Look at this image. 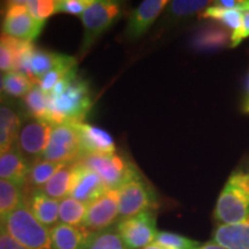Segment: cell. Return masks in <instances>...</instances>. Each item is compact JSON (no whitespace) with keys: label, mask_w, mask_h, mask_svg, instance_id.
<instances>
[{"label":"cell","mask_w":249,"mask_h":249,"mask_svg":"<svg viewBox=\"0 0 249 249\" xmlns=\"http://www.w3.org/2000/svg\"><path fill=\"white\" fill-rule=\"evenodd\" d=\"M49 123L51 124H75L83 123L92 107L88 81L76 76L68 88L57 97H50Z\"/></svg>","instance_id":"obj_1"},{"label":"cell","mask_w":249,"mask_h":249,"mask_svg":"<svg viewBox=\"0 0 249 249\" xmlns=\"http://www.w3.org/2000/svg\"><path fill=\"white\" fill-rule=\"evenodd\" d=\"M218 225H234L249 218V173L235 171L224 186L213 213Z\"/></svg>","instance_id":"obj_2"},{"label":"cell","mask_w":249,"mask_h":249,"mask_svg":"<svg viewBox=\"0 0 249 249\" xmlns=\"http://www.w3.org/2000/svg\"><path fill=\"white\" fill-rule=\"evenodd\" d=\"M123 7V2L116 0H92L91 5L81 15L83 37L79 49V59L85 57L103 34L119 20Z\"/></svg>","instance_id":"obj_3"},{"label":"cell","mask_w":249,"mask_h":249,"mask_svg":"<svg viewBox=\"0 0 249 249\" xmlns=\"http://www.w3.org/2000/svg\"><path fill=\"white\" fill-rule=\"evenodd\" d=\"M0 224L9 235L27 249H52L50 230L34 217L26 203L0 218Z\"/></svg>","instance_id":"obj_4"},{"label":"cell","mask_w":249,"mask_h":249,"mask_svg":"<svg viewBox=\"0 0 249 249\" xmlns=\"http://www.w3.org/2000/svg\"><path fill=\"white\" fill-rule=\"evenodd\" d=\"M80 161L98 174L107 191L119 189L124 183L141 173L135 164L118 154L86 156Z\"/></svg>","instance_id":"obj_5"},{"label":"cell","mask_w":249,"mask_h":249,"mask_svg":"<svg viewBox=\"0 0 249 249\" xmlns=\"http://www.w3.org/2000/svg\"><path fill=\"white\" fill-rule=\"evenodd\" d=\"M119 193V219L134 217L143 211L158 207V196L142 173L128 180L118 189Z\"/></svg>","instance_id":"obj_6"},{"label":"cell","mask_w":249,"mask_h":249,"mask_svg":"<svg viewBox=\"0 0 249 249\" xmlns=\"http://www.w3.org/2000/svg\"><path fill=\"white\" fill-rule=\"evenodd\" d=\"M46 21H39L28 11L26 1H7L1 22V34L34 42L44 29Z\"/></svg>","instance_id":"obj_7"},{"label":"cell","mask_w":249,"mask_h":249,"mask_svg":"<svg viewBox=\"0 0 249 249\" xmlns=\"http://www.w3.org/2000/svg\"><path fill=\"white\" fill-rule=\"evenodd\" d=\"M43 160L71 165L82 160L80 139L73 124H55L52 128Z\"/></svg>","instance_id":"obj_8"},{"label":"cell","mask_w":249,"mask_h":249,"mask_svg":"<svg viewBox=\"0 0 249 249\" xmlns=\"http://www.w3.org/2000/svg\"><path fill=\"white\" fill-rule=\"evenodd\" d=\"M120 238L128 249H142L154 244L158 234L154 210L120 220L116 226Z\"/></svg>","instance_id":"obj_9"},{"label":"cell","mask_w":249,"mask_h":249,"mask_svg":"<svg viewBox=\"0 0 249 249\" xmlns=\"http://www.w3.org/2000/svg\"><path fill=\"white\" fill-rule=\"evenodd\" d=\"M53 124L48 121L30 119L22 124L17 140V148L31 163L40 160L48 148Z\"/></svg>","instance_id":"obj_10"},{"label":"cell","mask_w":249,"mask_h":249,"mask_svg":"<svg viewBox=\"0 0 249 249\" xmlns=\"http://www.w3.org/2000/svg\"><path fill=\"white\" fill-rule=\"evenodd\" d=\"M119 219L118 189L107 191L101 197L88 204L82 226L89 232H101L110 229Z\"/></svg>","instance_id":"obj_11"},{"label":"cell","mask_w":249,"mask_h":249,"mask_svg":"<svg viewBox=\"0 0 249 249\" xmlns=\"http://www.w3.org/2000/svg\"><path fill=\"white\" fill-rule=\"evenodd\" d=\"M169 5L166 0H145L129 13L124 37L127 40H138L150 29L163 9Z\"/></svg>","instance_id":"obj_12"},{"label":"cell","mask_w":249,"mask_h":249,"mask_svg":"<svg viewBox=\"0 0 249 249\" xmlns=\"http://www.w3.org/2000/svg\"><path fill=\"white\" fill-rule=\"evenodd\" d=\"M79 134L82 158L86 156H104L116 154V142L111 134L101 127L88 123L73 124Z\"/></svg>","instance_id":"obj_13"},{"label":"cell","mask_w":249,"mask_h":249,"mask_svg":"<svg viewBox=\"0 0 249 249\" xmlns=\"http://www.w3.org/2000/svg\"><path fill=\"white\" fill-rule=\"evenodd\" d=\"M107 191V187L97 173L89 170L81 161L74 163V178L70 193L71 197L89 204L101 197Z\"/></svg>","instance_id":"obj_14"},{"label":"cell","mask_w":249,"mask_h":249,"mask_svg":"<svg viewBox=\"0 0 249 249\" xmlns=\"http://www.w3.org/2000/svg\"><path fill=\"white\" fill-rule=\"evenodd\" d=\"M77 59L68 54L49 51L44 49L34 50L30 60V75L36 82L49 71L61 66H76Z\"/></svg>","instance_id":"obj_15"},{"label":"cell","mask_w":249,"mask_h":249,"mask_svg":"<svg viewBox=\"0 0 249 249\" xmlns=\"http://www.w3.org/2000/svg\"><path fill=\"white\" fill-rule=\"evenodd\" d=\"M24 203L34 217L45 227H54L59 220V202L50 197L42 189L30 191Z\"/></svg>","instance_id":"obj_16"},{"label":"cell","mask_w":249,"mask_h":249,"mask_svg":"<svg viewBox=\"0 0 249 249\" xmlns=\"http://www.w3.org/2000/svg\"><path fill=\"white\" fill-rule=\"evenodd\" d=\"M30 163L18 151L17 145L0 155V179L23 188L27 182Z\"/></svg>","instance_id":"obj_17"},{"label":"cell","mask_w":249,"mask_h":249,"mask_svg":"<svg viewBox=\"0 0 249 249\" xmlns=\"http://www.w3.org/2000/svg\"><path fill=\"white\" fill-rule=\"evenodd\" d=\"M52 249H85L91 232L83 226L57 224L50 230Z\"/></svg>","instance_id":"obj_18"},{"label":"cell","mask_w":249,"mask_h":249,"mask_svg":"<svg viewBox=\"0 0 249 249\" xmlns=\"http://www.w3.org/2000/svg\"><path fill=\"white\" fill-rule=\"evenodd\" d=\"M21 127L20 112L7 104H0V155L15 147Z\"/></svg>","instance_id":"obj_19"},{"label":"cell","mask_w":249,"mask_h":249,"mask_svg":"<svg viewBox=\"0 0 249 249\" xmlns=\"http://www.w3.org/2000/svg\"><path fill=\"white\" fill-rule=\"evenodd\" d=\"M213 239L226 249H249V218L234 225H218Z\"/></svg>","instance_id":"obj_20"},{"label":"cell","mask_w":249,"mask_h":249,"mask_svg":"<svg viewBox=\"0 0 249 249\" xmlns=\"http://www.w3.org/2000/svg\"><path fill=\"white\" fill-rule=\"evenodd\" d=\"M231 44V36L223 26L208 24L201 28L193 37L192 45L197 51H214Z\"/></svg>","instance_id":"obj_21"},{"label":"cell","mask_w":249,"mask_h":249,"mask_svg":"<svg viewBox=\"0 0 249 249\" xmlns=\"http://www.w3.org/2000/svg\"><path fill=\"white\" fill-rule=\"evenodd\" d=\"M67 165L54 163L46 160H37L30 164V170L28 173L27 182L23 188H28V191H35V189H42L59 170Z\"/></svg>","instance_id":"obj_22"},{"label":"cell","mask_w":249,"mask_h":249,"mask_svg":"<svg viewBox=\"0 0 249 249\" xmlns=\"http://www.w3.org/2000/svg\"><path fill=\"white\" fill-rule=\"evenodd\" d=\"M23 113L30 119L44 120L49 123V95L39 88L38 85L34 86V88L22 98Z\"/></svg>","instance_id":"obj_23"},{"label":"cell","mask_w":249,"mask_h":249,"mask_svg":"<svg viewBox=\"0 0 249 249\" xmlns=\"http://www.w3.org/2000/svg\"><path fill=\"white\" fill-rule=\"evenodd\" d=\"M74 178V164L67 165L62 167L51 179L46 182L42 191L50 197L59 200V198H66L70 196L73 186Z\"/></svg>","instance_id":"obj_24"},{"label":"cell","mask_w":249,"mask_h":249,"mask_svg":"<svg viewBox=\"0 0 249 249\" xmlns=\"http://www.w3.org/2000/svg\"><path fill=\"white\" fill-rule=\"evenodd\" d=\"M245 12L236 11V9H227L220 7L217 4L208 6L200 14V18L203 20H211L222 24L226 29H231L232 33L238 30L242 23Z\"/></svg>","instance_id":"obj_25"},{"label":"cell","mask_w":249,"mask_h":249,"mask_svg":"<svg viewBox=\"0 0 249 249\" xmlns=\"http://www.w3.org/2000/svg\"><path fill=\"white\" fill-rule=\"evenodd\" d=\"M24 203V193L20 186L0 179V218H4Z\"/></svg>","instance_id":"obj_26"},{"label":"cell","mask_w":249,"mask_h":249,"mask_svg":"<svg viewBox=\"0 0 249 249\" xmlns=\"http://www.w3.org/2000/svg\"><path fill=\"white\" fill-rule=\"evenodd\" d=\"M87 209H88V204L68 196L59 203V220L61 224H66V225L82 226Z\"/></svg>","instance_id":"obj_27"},{"label":"cell","mask_w":249,"mask_h":249,"mask_svg":"<svg viewBox=\"0 0 249 249\" xmlns=\"http://www.w3.org/2000/svg\"><path fill=\"white\" fill-rule=\"evenodd\" d=\"M36 85L26 74L21 71H8L4 75V90L6 97L23 98Z\"/></svg>","instance_id":"obj_28"},{"label":"cell","mask_w":249,"mask_h":249,"mask_svg":"<svg viewBox=\"0 0 249 249\" xmlns=\"http://www.w3.org/2000/svg\"><path fill=\"white\" fill-rule=\"evenodd\" d=\"M85 249H128L120 238L117 229L110 227L101 232L91 233Z\"/></svg>","instance_id":"obj_29"},{"label":"cell","mask_w":249,"mask_h":249,"mask_svg":"<svg viewBox=\"0 0 249 249\" xmlns=\"http://www.w3.org/2000/svg\"><path fill=\"white\" fill-rule=\"evenodd\" d=\"M210 6V1H201V0H176V1H171L167 5L169 11L167 14L171 18H183L192 17V15L202 13L205 8Z\"/></svg>","instance_id":"obj_30"},{"label":"cell","mask_w":249,"mask_h":249,"mask_svg":"<svg viewBox=\"0 0 249 249\" xmlns=\"http://www.w3.org/2000/svg\"><path fill=\"white\" fill-rule=\"evenodd\" d=\"M155 242L165 249H197L202 244L171 232H158Z\"/></svg>","instance_id":"obj_31"},{"label":"cell","mask_w":249,"mask_h":249,"mask_svg":"<svg viewBox=\"0 0 249 249\" xmlns=\"http://www.w3.org/2000/svg\"><path fill=\"white\" fill-rule=\"evenodd\" d=\"M58 0H26L29 13L39 21H46L51 15L57 14Z\"/></svg>","instance_id":"obj_32"},{"label":"cell","mask_w":249,"mask_h":249,"mask_svg":"<svg viewBox=\"0 0 249 249\" xmlns=\"http://www.w3.org/2000/svg\"><path fill=\"white\" fill-rule=\"evenodd\" d=\"M91 2L92 0H58L57 13L81 17Z\"/></svg>","instance_id":"obj_33"},{"label":"cell","mask_w":249,"mask_h":249,"mask_svg":"<svg viewBox=\"0 0 249 249\" xmlns=\"http://www.w3.org/2000/svg\"><path fill=\"white\" fill-rule=\"evenodd\" d=\"M15 71V55L12 49L0 39V71Z\"/></svg>","instance_id":"obj_34"},{"label":"cell","mask_w":249,"mask_h":249,"mask_svg":"<svg viewBox=\"0 0 249 249\" xmlns=\"http://www.w3.org/2000/svg\"><path fill=\"white\" fill-rule=\"evenodd\" d=\"M249 37V9L244 13V18H242V23L238 30L232 33L231 35V46H238L242 40Z\"/></svg>","instance_id":"obj_35"},{"label":"cell","mask_w":249,"mask_h":249,"mask_svg":"<svg viewBox=\"0 0 249 249\" xmlns=\"http://www.w3.org/2000/svg\"><path fill=\"white\" fill-rule=\"evenodd\" d=\"M0 249H27L11 236L0 224Z\"/></svg>","instance_id":"obj_36"},{"label":"cell","mask_w":249,"mask_h":249,"mask_svg":"<svg viewBox=\"0 0 249 249\" xmlns=\"http://www.w3.org/2000/svg\"><path fill=\"white\" fill-rule=\"evenodd\" d=\"M197 249H226V248L222 247V246L216 244L214 241H210V242H205V244H202Z\"/></svg>","instance_id":"obj_37"},{"label":"cell","mask_w":249,"mask_h":249,"mask_svg":"<svg viewBox=\"0 0 249 249\" xmlns=\"http://www.w3.org/2000/svg\"><path fill=\"white\" fill-rule=\"evenodd\" d=\"M6 98L5 90H4V75L0 71V104H4Z\"/></svg>","instance_id":"obj_38"},{"label":"cell","mask_w":249,"mask_h":249,"mask_svg":"<svg viewBox=\"0 0 249 249\" xmlns=\"http://www.w3.org/2000/svg\"><path fill=\"white\" fill-rule=\"evenodd\" d=\"M244 111L249 113V81H248V91H247V96H246L245 103H244Z\"/></svg>","instance_id":"obj_39"},{"label":"cell","mask_w":249,"mask_h":249,"mask_svg":"<svg viewBox=\"0 0 249 249\" xmlns=\"http://www.w3.org/2000/svg\"><path fill=\"white\" fill-rule=\"evenodd\" d=\"M142 249H165V248H163V247H161V246L157 245V244H156V242H154V244L149 245V246H147V247H144V248H142Z\"/></svg>","instance_id":"obj_40"}]
</instances>
